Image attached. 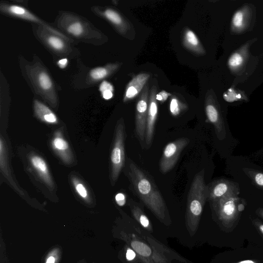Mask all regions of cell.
I'll use <instances>...</instances> for the list:
<instances>
[{
    "label": "cell",
    "instance_id": "52a82bcc",
    "mask_svg": "<svg viewBox=\"0 0 263 263\" xmlns=\"http://www.w3.org/2000/svg\"><path fill=\"white\" fill-rule=\"evenodd\" d=\"M157 87L154 85L151 89L148 99V112L145 136V148H149L152 144L156 121L158 116V103L156 99Z\"/></svg>",
    "mask_w": 263,
    "mask_h": 263
},
{
    "label": "cell",
    "instance_id": "1f68e13d",
    "mask_svg": "<svg viewBox=\"0 0 263 263\" xmlns=\"http://www.w3.org/2000/svg\"><path fill=\"white\" fill-rule=\"evenodd\" d=\"M256 213L263 219V208H258L256 211Z\"/></svg>",
    "mask_w": 263,
    "mask_h": 263
},
{
    "label": "cell",
    "instance_id": "ac0fdd59",
    "mask_svg": "<svg viewBox=\"0 0 263 263\" xmlns=\"http://www.w3.org/2000/svg\"><path fill=\"white\" fill-rule=\"evenodd\" d=\"M243 63V57L238 53H235L231 55L228 60V65L232 69H236Z\"/></svg>",
    "mask_w": 263,
    "mask_h": 263
},
{
    "label": "cell",
    "instance_id": "ba28073f",
    "mask_svg": "<svg viewBox=\"0 0 263 263\" xmlns=\"http://www.w3.org/2000/svg\"><path fill=\"white\" fill-rule=\"evenodd\" d=\"M205 110L209 121L214 127L217 138L219 140L224 139L226 137V129L223 120L217 107L209 98L206 100Z\"/></svg>",
    "mask_w": 263,
    "mask_h": 263
},
{
    "label": "cell",
    "instance_id": "5b68a950",
    "mask_svg": "<svg viewBox=\"0 0 263 263\" xmlns=\"http://www.w3.org/2000/svg\"><path fill=\"white\" fill-rule=\"evenodd\" d=\"M148 99V84L147 83L138 99L135 116V133L142 148L145 147Z\"/></svg>",
    "mask_w": 263,
    "mask_h": 263
},
{
    "label": "cell",
    "instance_id": "603a6c76",
    "mask_svg": "<svg viewBox=\"0 0 263 263\" xmlns=\"http://www.w3.org/2000/svg\"><path fill=\"white\" fill-rule=\"evenodd\" d=\"M54 147L60 151H64L68 148V144L66 141L60 137H56L52 142Z\"/></svg>",
    "mask_w": 263,
    "mask_h": 263
},
{
    "label": "cell",
    "instance_id": "3957f363",
    "mask_svg": "<svg viewBox=\"0 0 263 263\" xmlns=\"http://www.w3.org/2000/svg\"><path fill=\"white\" fill-rule=\"evenodd\" d=\"M222 219L228 222L235 220L245 208V202L238 196H227L210 202Z\"/></svg>",
    "mask_w": 263,
    "mask_h": 263
},
{
    "label": "cell",
    "instance_id": "4fadbf2b",
    "mask_svg": "<svg viewBox=\"0 0 263 263\" xmlns=\"http://www.w3.org/2000/svg\"><path fill=\"white\" fill-rule=\"evenodd\" d=\"M243 171L256 187L263 190V173L252 168H243Z\"/></svg>",
    "mask_w": 263,
    "mask_h": 263
},
{
    "label": "cell",
    "instance_id": "2e32d148",
    "mask_svg": "<svg viewBox=\"0 0 263 263\" xmlns=\"http://www.w3.org/2000/svg\"><path fill=\"white\" fill-rule=\"evenodd\" d=\"M105 17L111 22L116 25L121 26L123 24L122 17L114 10L108 9L104 12Z\"/></svg>",
    "mask_w": 263,
    "mask_h": 263
},
{
    "label": "cell",
    "instance_id": "d4e9b609",
    "mask_svg": "<svg viewBox=\"0 0 263 263\" xmlns=\"http://www.w3.org/2000/svg\"><path fill=\"white\" fill-rule=\"evenodd\" d=\"M48 42L52 47L57 50H61L64 47L63 42L57 37H49L48 39Z\"/></svg>",
    "mask_w": 263,
    "mask_h": 263
},
{
    "label": "cell",
    "instance_id": "7c38bea8",
    "mask_svg": "<svg viewBox=\"0 0 263 263\" xmlns=\"http://www.w3.org/2000/svg\"><path fill=\"white\" fill-rule=\"evenodd\" d=\"M34 106L36 114L42 120L49 123L57 122L56 116L48 107L37 100L34 101Z\"/></svg>",
    "mask_w": 263,
    "mask_h": 263
},
{
    "label": "cell",
    "instance_id": "cb8c5ba5",
    "mask_svg": "<svg viewBox=\"0 0 263 263\" xmlns=\"http://www.w3.org/2000/svg\"><path fill=\"white\" fill-rule=\"evenodd\" d=\"M68 31L71 34L74 35H80L83 31V27L79 22H75L70 25L68 29Z\"/></svg>",
    "mask_w": 263,
    "mask_h": 263
},
{
    "label": "cell",
    "instance_id": "30bf717a",
    "mask_svg": "<svg viewBox=\"0 0 263 263\" xmlns=\"http://www.w3.org/2000/svg\"><path fill=\"white\" fill-rule=\"evenodd\" d=\"M182 42L187 49L196 54H202L204 50L195 33L189 29H186L183 34Z\"/></svg>",
    "mask_w": 263,
    "mask_h": 263
},
{
    "label": "cell",
    "instance_id": "9c48e42d",
    "mask_svg": "<svg viewBox=\"0 0 263 263\" xmlns=\"http://www.w3.org/2000/svg\"><path fill=\"white\" fill-rule=\"evenodd\" d=\"M149 77L150 74L147 73H141L134 77L126 86L123 102L135 98L142 90Z\"/></svg>",
    "mask_w": 263,
    "mask_h": 263
},
{
    "label": "cell",
    "instance_id": "9a60e30c",
    "mask_svg": "<svg viewBox=\"0 0 263 263\" xmlns=\"http://www.w3.org/2000/svg\"><path fill=\"white\" fill-rule=\"evenodd\" d=\"M99 90L103 98L105 100H109L113 96L114 88L108 82L104 81L102 82L100 85Z\"/></svg>",
    "mask_w": 263,
    "mask_h": 263
},
{
    "label": "cell",
    "instance_id": "e0dca14e",
    "mask_svg": "<svg viewBox=\"0 0 263 263\" xmlns=\"http://www.w3.org/2000/svg\"><path fill=\"white\" fill-rule=\"evenodd\" d=\"M131 245L138 253L143 256H148L151 254V249L143 242L135 241L132 242Z\"/></svg>",
    "mask_w": 263,
    "mask_h": 263
},
{
    "label": "cell",
    "instance_id": "836d02e7",
    "mask_svg": "<svg viewBox=\"0 0 263 263\" xmlns=\"http://www.w3.org/2000/svg\"><path fill=\"white\" fill-rule=\"evenodd\" d=\"M238 263H255V262L251 260H243V261H240Z\"/></svg>",
    "mask_w": 263,
    "mask_h": 263
},
{
    "label": "cell",
    "instance_id": "5bb4252c",
    "mask_svg": "<svg viewBox=\"0 0 263 263\" xmlns=\"http://www.w3.org/2000/svg\"><path fill=\"white\" fill-rule=\"evenodd\" d=\"M186 106L182 103L176 97H173L170 101V110L171 114L175 117L178 116Z\"/></svg>",
    "mask_w": 263,
    "mask_h": 263
},
{
    "label": "cell",
    "instance_id": "6da1fadb",
    "mask_svg": "<svg viewBox=\"0 0 263 263\" xmlns=\"http://www.w3.org/2000/svg\"><path fill=\"white\" fill-rule=\"evenodd\" d=\"M126 176L133 192L153 211H163L165 203L153 177L140 168L129 158L125 162Z\"/></svg>",
    "mask_w": 263,
    "mask_h": 263
},
{
    "label": "cell",
    "instance_id": "f1b7e54d",
    "mask_svg": "<svg viewBox=\"0 0 263 263\" xmlns=\"http://www.w3.org/2000/svg\"><path fill=\"white\" fill-rule=\"evenodd\" d=\"M135 253L130 249H128L126 252V258L128 260H133L135 257Z\"/></svg>",
    "mask_w": 263,
    "mask_h": 263
},
{
    "label": "cell",
    "instance_id": "83f0119b",
    "mask_svg": "<svg viewBox=\"0 0 263 263\" xmlns=\"http://www.w3.org/2000/svg\"><path fill=\"white\" fill-rule=\"evenodd\" d=\"M137 208L138 210V206H137ZM138 211H139V210H138ZM139 213L140 214L139 219H140V223L144 227H147L149 225V220H148L147 217L145 215L143 214V213L142 212H139Z\"/></svg>",
    "mask_w": 263,
    "mask_h": 263
},
{
    "label": "cell",
    "instance_id": "484cf974",
    "mask_svg": "<svg viewBox=\"0 0 263 263\" xmlns=\"http://www.w3.org/2000/svg\"><path fill=\"white\" fill-rule=\"evenodd\" d=\"M115 200L119 206H123L126 203V195L122 193H118L115 196Z\"/></svg>",
    "mask_w": 263,
    "mask_h": 263
},
{
    "label": "cell",
    "instance_id": "d6a6232c",
    "mask_svg": "<svg viewBox=\"0 0 263 263\" xmlns=\"http://www.w3.org/2000/svg\"><path fill=\"white\" fill-rule=\"evenodd\" d=\"M46 263H54V258L53 257L51 256L49 257L46 261Z\"/></svg>",
    "mask_w": 263,
    "mask_h": 263
},
{
    "label": "cell",
    "instance_id": "ffe728a7",
    "mask_svg": "<svg viewBox=\"0 0 263 263\" xmlns=\"http://www.w3.org/2000/svg\"><path fill=\"white\" fill-rule=\"evenodd\" d=\"M72 182L76 192L82 198L87 199L88 198V194L87 189L83 184L79 182L76 179H73Z\"/></svg>",
    "mask_w": 263,
    "mask_h": 263
},
{
    "label": "cell",
    "instance_id": "7402d4cb",
    "mask_svg": "<svg viewBox=\"0 0 263 263\" xmlns=\"http://www.w3.org/2000/svg\"><path fill=\"white\" fill-rule=\"evenodd\" d=\"M108 70L104 67H97L93 69L90 72V76L95 80H100L105 77Z\"/></svg>",
    "mask_w": 263,
    "mask_h": 263
},
{
    "label": "cell",
    "instance_id": "4316f807",
    "mask_svg": "<svg viewBox=\"0 0 263 263\" xmlns=\"http://www.w3.org/2000/svg\"><path fill=\"white\" fill-rule=\"evenodd\" d=\"M171 94L165 91V90H162L159 92L158 93H157L156 95V99L161 102H164L168 98Z\"/></svg>",
    "mask_w": 263,
    "mask_h": 263
},
{
    "label": "cell",
    "instance_id": "d6986e66",
    "mask_svg": "<svg viewBox=\"0 0 263 263\" xmlns=\"http://www.w3.org/2000/svg\"><path fill=\"white\" fill-rule=\"evenodd\" d=\"M39 83L41 87L45 90L50 89L52 85L49 76L44 72H41L39 76Z\"/></svg>",
    "mask_w": 263,
    "mask_h": 263
},
{
    "label": "cell",
    "instance_id": "8992f818",
    "mask_svg": "<svg viewBox=\"0 0 263 263\" xmlns=\"http://www.w3.org/2000/svg\"><path fill=\"white\" fill-rule=\"evenodd\" d=\"M207 200L210 202L227 196H238L240 193L239 184L226 179L215 180L207 185Z\"/></svg>",
    "mask_w": 263,
    "mask_h": 263
},
{
    "label": "cell",
    "instance_id": "277c9868",
    "mask_svg": "<svg viewBox=\"0 0 263 263\" xmlns=\"http://www.w3.org/2000/svg\"><path fill=\"white\" fill-rule=\"evenodd\" d=\"M189 142L188 138L183 137L165 145L159 163V168L161 173H167L175 166L181 152Z\"/></svg>",
    "mask_w": 263,
    "mask_h": 263
},
{
    "label": "cell",
    "instance_id": "4dcf8cb0",
    "mask_svg": "<svg viewBox=\"0 0 263 263\" xmlns=\"http://www.w3.org/2000/svg\"><path fill=\"white\" fill-rule=\"evenodd\" d=\"M255 224L256 226L258 228L259 230V231L261 233V234L263 235V223L260 222V221L258 220H255Z\"/></svg>",
    "mask_w": 263,
    "mask_h": 263
},
{
    "label": "cell",
    "instance_id": "f546056e",
    "mask_svg": "<svg viewBox=\"0 0 263 263\" xmlns=\"http://www.w3.org/2000/svg\"><path fill=\"white\" fill-rule=\"evenodd\" d=\"M67 64V59H63L58 62V65L61 68H65Z\"/></svg>",
    "mask_w": 263,
    "mask_h": 263
},
{
    "label": "cell",
    "instance_id": "8fae6325",
    "mask_svg": "<svg viewBox=\"0 0 263 263\" xmlns=\"http://www.w3.org/2000/svg\"><path fill=\"white\" fill-rule=\"evenodd\" d=\"M32 165L37 171L44 180L49 185H52L49 170L45 161L40 156L33 155L30 158Z\"/></svg>",
    "mask_w": 263,
    "mask_h": 263
},
{
    "label": "cell",
    "instance_id": "44dd1931",
    "mask_svg": "<svg viewBox=\"0 0 263 263\" xmlns=\"http://www.w3.org/2000/svg\"><path fill=\"white\" fill-rule=\"evenodd\" d=\"M244 15L241 11H237L233 15L232 23L236 28H241L243 26Z\"/></svg>",
    "mask_w": 263,
    "mask_h": 263
},
{
    "label": "cell",
    "instance_id": "7a4b0ae2",
    "mask_svg": "<svg viewBox=\"0 0 263 263\" xmlns=\"http://www.w3.org/2000/svg\"><path fill=\"white\" fill-rule=\"evenodd\" d=\"M126 128L122 119L119 120L115 128L112 147L110 153V177L114 184L125 166L126 162L125 142Z\"/></svg>",
    "mask_w": 263,
    "mask_h": 263
}]
</instances>
